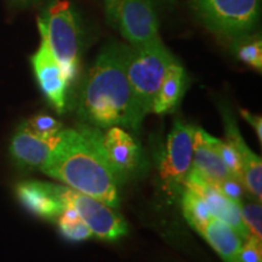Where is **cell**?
Instances as JSON below:
<instances>
[{
  "label": "cell",
  "mask_w": 262,
  "mask_h": 262,
  "mask_svg": "<svg viewBox=\"0 0 262 262\" xmlns=\"http://www.w3.org/2000/svg\"><path fill=\"white\" fill-rule=\"evenodd\" d=\"M175 60L162 39L139 47H126L125 68L140 119L152 113L153 101L158 94L169 64Z\"/></svg>",
  "instance_id": "277c9868"
},
{
  "label": "cell",
  "mask_w": 262,
  "mask_h": 262,
  "mask_svg": "<svg viewBox=\"0 0 262 262\" xmlns=\"http://www.w3.org/2000/svg\"><path fill=\"white\" fill-rule=\"evenodd\" d=\"M215 146L229 173L234 179L243 182V166H242L241 156H239V153L235 150L234 147L227 142V141L225 142V141L219 139L215 140Z\"/></svg>",
  "instance_id": "7402d4cb"
},
{
  "label": "cell",
  "mask_w": 262,
  "mask_h": 262,
  "mask_svg": "<svg viewBox=\"0 0 262 262\" xmlns=\"http://www.w3.org/2000/svg\"><path fill=\"white\" fill-rule=\"evenodd\" d=\"M40 35L61 64L68 83L75 79L83 51L80 18L68 0H55L38 19Z\"/></svg>",
  "instance_id": "3957f363"
},
{
  "label": "cell",
  "mask_w": 262,
  "mask_h": 262,
  "mask_svg": "<svg viewBox=\"0 0 262 262\" xmlns=\"http://www.w3.org/2000/svg\"><path fill=\"white\" fill-rule=\"evenodd\" d=\"M233 50L238 60L244 62L255 70L261 71L262 68V41L260 35L250 34L235 39Z\"/></svg>",
  "instance_id": "ffe728a7"
},
{
  "label": "cell",
  "mask_w": 262,
  "mask_h": 262,
  "mask_svg": "<svg viewBox=\"0 0 262 262\" xmlns=\"http://www.w3.org/2000/svg\"><path fill=\"white\" fill-rule=\"evenodd\" d=\"M57 220L62 234L72 242L86 241V239L94 237L90 228L81 220L79 214L73 206L66 205Z\"/></svg>",
  "instance_id": "d6986e66"
},
{
  "label": "cell",
  "mask_w": 262,
  "mask_h": 262,
  "mask_svg": "<svg viewBox=\"0 0 262 262\" xmlns=\"http://www.w3.org/2000/svg\"><path fill=\"white\" fill-rule=\"evenodd\" d=\"M104 158L119 182L129 178L140 163V147L133 136L120 126H111L98 135Z\"/></svg>",
  "instance_id": "9c48e42d"
},
{
  "label": "cell",
  "mask_w": 262,
  "mask_h": 262,
  "mask_svg": "<svg viewBox=\"0 0 262 262\" xmlns=\"http://www.w3.org/2000/svg\"><path fill=\"white\" fill-rule=\"evenodd\" d=\"M215 140L216 137L209 135L202 127L194 129L192 169L212 185H217L222 180L232 176L216 149Z\"/></svg>",
  "instance_id": "9a60e30c"
},
{
  "label": "cell",
  "mask_w": 262,
  "mask_h": 262,
  "mask_svg": "<svg viewBox=\"0 0 262 262\" xmlns=\"http://www.w3.org/2000/svg\"><path fill=\"white\" fill-rule=\"evenodd\" d=\"M194 129L191 124L175 120L160 158V181L163 189L171 199L181 196L192 170Z\"/></svg>",
  "instance_id": "8992f818"
},
{
  "label": "cell",
  "mask_w": 262,
  "mask_h": 262,
  "mask_svg": "<svg viewBox=\"0 0 262 262\" xmlns=\"http://www.w3.org/2000/svg\"><path fill=\"white\" fill-rule=\"evenodd\" d=\"M181 205L185 219L198 233L204 228L209 220L212 217L210 210L201 198V195L189 187H185L181 194Z\"/></svg>",
  "instance_id": "ac0fdd59"
},
{
  "label": "cell",
  "mask_w": 262,
  "mask_h": 262,
  "mask_svg": "<svg viewBox=\"0 0 262 262\" xmlns=\"http://www.w3.org/2000/svg\"><path fill=\"white\" fill-rule=\"evenodd\" d=\"M185 187H189L196 194L201 195L212 216L220 219L232 228H234L244 242L248 241L249 234L244 227L243 220H242L239 203L228 199L227 196L222 194V192L215 185L206 181L202 175H199L193 169L189 172Z\"/></svg>",
  "instance_id": "7c38bea8"
},
{
  "label": "cell",
  "mask_w": 262,
  "mask_h": 262,
  "mask_svg": "<svg viewBox=\"0 0 262 262\" xmlns=\"http://www.w3.org/2000/svg\"><path fill=\"white\" fill-rule=\"evenodd\" d=\"M62 186L40 181L18 183L16 194L19 202L32 214L47 220H56L66 208L61 195Z\"/></svg>",
  "instance_id": "4fadbf2b"
},
{
  "label": "cell",
  "mask_w": 262,
  "mask_h": 262,
  "mask_svg": "<svg viewBox=\"0 0 262 262\" xmlns=\"http://www.w3.org/2000/svg\"><path fill=\"white\" fill-rule=\"evenodd\" d=\"M98 135L100 129L86 124L78 129H63L61 141L40 171L72 189L118 208L119 181L104 158Z\"/></svg>",
  "instance_id": "7a4b0ae2"
},
{
  "label": "cell",
  "mask_w": 262,
  "mask_h": 262,
  "mask_svg": "<svg viewBox=\"0 0 262 262\" xmlns=\"http://www.w3.org/2000/svg\"><path fill=\"white\" fill-rule=\"evenodd\" d=\"M25 124L33 133L40 136H54L63 130V125L54 117L48 116V114H38V116L32 117L27 122H25Z\"/></svg>",
  "instance_id": "603a6c76"
},
{
  "label": "cell",
  "mask_w": 262,
  "mask_h": 262,
  "mask_svg": "<svg viewBox=\"0 0 262 262\" xmlns=\"http://www.w3.org/2000/svg\"><path fill=\"white\" fill-rule=\"evenodd\" d=\"M14 2L21 3V4H28V3H35V2H38V0H14Z\"/></svg>",
  "instance_id": "4316f807"
},
{
  "label": "cell",
  "mask_w": 262,
  "mask_h": 262,
  "mask_svg": "<svg viewBox=\"0 0 262 262\" xmlns=\"http://www.w3.org/2000/svg\"><path fill=\"white\" fill-rule=\"evenodd\" d=\"M32 64L42 94L57 113H63L70 83L61 64L52 55L47 40L42 37L40 47L32 56Z\"/></svg>",
  "instance_id": "30bf717a"
},
{
  "label": "cell",
  "mask_w": 262,
  "mask_h": 262,
  "mask_svg": "<svg viewBox=\"0 0 262 262\" xmlns=\"http://www.w3.org/2000/svg\"><path fill=\"white\" fill-rule=\"evenodd\" d=\"M61 195L66 205L73 206L77 210L94 237L111 242L127 233L126 221L122 215L114 211L112 206L63 186Z\"/></svg>",
  "instance_id": "ba28073f"
},
{
  "label": "cell",
  "mask_w": 262,
  "mask_h": 262,
  "mask_svg": "<svg viewBox=\"0 0 262 262\" xmlns=\"http://www.w3.org/2000/svg\"><path fill=\"white\" fill-rule=\"evenodd\" d=\"M241 114H242V117H243L251 126H253V129L255 130V134H256L258 141L262 142V119H261V117L256 116V114L250 113L247 110H242Z\"/></svg>",
  "instance_id": "484cf974"
},
{
  "label": "cell",
  "mask_w": 262,
  "mask_h": 262,
  "mask_svg": "<svg viewBox=\"0 0 262 262\" xmlns=\"http://www.w3.org/2000/svg\"><path fill=\"white\" fill-rule=\"evenodd\" d=\"M201 234L225 262H235L244 241L234 228L212 216L201 231Z\"/></svg>",
  "instance_id": "e0dca14e"
},
{
  "label": "cell",
  "mask_w": 262,
  "mask_h": 262,
  "mask_svg": "<svg viewBox=\"0 0 262 262\" xmlns=\"http://www.w3.org/2000/svg\"><path fill=\"white\" fill-rule=\"evenodd\" d=\"M61 137L62 130L54 136L37 135L24 122L12 137L10 153L18 168L41 170L50 160Z\"/></svg>",
  "instance_id": "8fae6325"
},
{
  "label": "cell",
  "mask_w": 262,
  "mask_h": 262,
  "mask_svg": "<svg viewBox=\"0 0 262 262\" xmlns=\"http://www.w3.org/2000/svg\"><path fill=\"white\" fill-rule=\"evenodd\" d=\"M189 6L208 31L231 40L250 34L260 21L261 0H189Z\"/></svg>",
  "instance_id": "5b68a950"
},
{
  "label": "cell",
  "mask_w": 262,
  "mask_h": 262,
  "mask_svg": "<svg viewBox=\"0 0 262 262\" xmlns=\"http://www.w3.org/2000/svg\"><path fill=\"white\" fill-rule=\"evenodd\" d=\"M215 186L220 189L222 194L227 196V198L231 199V201H233L235 203H241L243 201L245 187L243 182H241L239 180L232 178L231 176V178L222 180L221 182H219L217 185Z\"/></svg>",
  "instance_id": "cb8c5ba5"
},
{
  "label": "cell",
  "mask_w": 262,
  "mask_h": 262,
  "mask_svg": "<svg viewBox=\"0 0 262 262\" xmlns=\"http://www.w3.org/2000/svg\"><path fill=\"white\" fill-rule=\"evenodd\" d=\"M107 19L131 47L160 39L158 18L150 0H104Z\"/></svg>",
  "instance_id": "52a82bcc"
},
{
  "label": "cell",
  "mask_w": 262,
  "mask_h": 262,
  "mask_svg": "<svg viewBox=\"0 0 262 262\" xmlns=\"http://www.w3.org/2000/svg\"><path fill=\"white\" fill-rule=\"evenodd\" d=\"M241 208L242 220H243L244 227L247 229L249 239L261 243L262 241V225H261V216H262V208L260 203H239Z\"/></svg>",
  "instance_id": "44dd1931"
},
{
  "label": "cell",
  "mask_w": 262,
  "mask_h": 262,
  "mask_svg": "<svg viewBox=\"0 0 262 262\" xmlns=\"http://www.w3.org/2000/svg\"><path fill=\"white\" fill-rule=\"evenodd\" d=\"M235 262H262L261 243L254 239L245 241L239 250Z\"/></svg>",
  "instance_id": "d4e9b609"
},
{
  "label": "cell",
  "mask_w": 262,
  "mask_h": 262,
  "mask_svg": "<svg viewBox=\"0 0 262 262\" xmlns=\"http://www.w3.org/2000/svg\"><path fill=\"white\" fill-rule=\"evenodd\" d=\"M188 86V75L183 66L173 60L164 75L158 94L153 101L152 113L166 114L179 106Z\"/></svg>",
  "instance_id": "2e32d148"
},
{
  "label": "cell",
  "mask_w": 262,
  "mask_h": 262,
  "mask_svg": "<svg viewBox=\"0 0 262 262\" xmlns=\"http://www.w3.org/2000/svg\"><path fill=\"white\" fill-rule=\"evenodd\" d=\"M126 47L110 42L88 72L77 103V114L83 124L100 130L120 126L139 131L142 120L127 80Z\"/></svg>",
  "instance_id": "6da1fadb"
},
{
  "label": "cell",
  "mask_w": 262,
  "mask_h": 262,
  "mask_svg": "<svg viewBox=\"0 0 262 262\" xmlns=\"http://www.w3.org/2000/svg\"><path fill=\"white\" fill-rule=\"evenodd\" d=\"M224 122L226 129V139L227 142L234 147L239 153L243 166V183L247 191H249L258 203L261 202L262 195V162L258 156L249 148L239 133L234 118L228 111H224Z\"/></svg>",
  "instance_id": "5bb4252c"
}]
</instances>
